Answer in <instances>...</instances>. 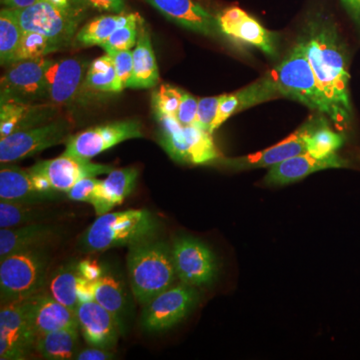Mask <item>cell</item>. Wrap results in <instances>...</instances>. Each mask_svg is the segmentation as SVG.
Returning a JSON list of instances; mask_svg holds the SVG:
<instances>
[{"instance_id": "obj_1", "label": "cell", "mask_w": 360, "mask_h": 360, "mask_svg": "<svg viewBox=\"0 0 360 360\" xmlns=\"http://www.w3.org/2000/svg\"><path fill=\"white\" fill-rule=\"evenodd\" d=\"M298 39L307 51L319 86L333 111V122L347 129L354 115L349 91V51L333 18L324 11H309Z\"/></svg>"}, {"instance_id": "obj_2", "label": "cell", "mask_w": 360, "mask_h": 360, "mask_svg": "<svg viewBox=\"0 0 360 360\" xmlns=\"http://www.w3.org/2000/svg\"><path fill=\"white\" fill-rule=\"evenodd\" d=\"M158 221L146 210H127L99 215L82 238L87 252L131 246L155 239Z\"/></svg>"}, {"instance_id": "obj_3", "label": "cell", "mask_w": 360, "mask_h": 360, "mask_svg": "<svg viewBox=\"0 0 360 360\" xmlns=\"http://www.w3.org/2000/svg\"><path fill=\"white\" fill-rule=\"evenodd\" d=\"M127 270L132 292L143 305L172 288L177 276L172 250L155 239L129 248Z\"/></svg>"}, {"instance_id": "obj_4", "label": "cell", "mask_w": 360, "mask_h": 360, "mask_svg": "<svg viewBox=\"0 0 360 360\" xmlns=\"http://www.w3.org/2000/svg\"><path fill=\"white\" fill-rule=\"evenodd\" d=\"M269 73L281 97L298 101L333 122V108L319 86L302 40L297 39L283 60Z\"/></svg>"}, {"instance_id": "obj_5", "label": "cell", "mask_w": 360, "mask_h": 360, "mask_svg": "<svg viewBox=\"0 0 360 360\" xmlns=\"http://www.w3.org/2000/svg\"><path fill=\"white\" fill-rule=\"evenodd\" d=\"M49 257L41 248L16 251L0 262L1 303L20 302L44 290Z\"/></svg>"}, {"instance_id": "obj_6", "label": "cell", "mask_w": 360, "mask_h": 360, "mask_svg": "<svg viewBox=\"0 0 360 360\" xmlns=\"http://www.w3.org/2000/svg\"><path fill=\"white\" fill-rule=\"evenodd\" d=\"M84 6L75 1L68 6H59L39 0L32 6L13 11L23 32L40 33L61 49L77 37L78 26L84 18Z\"/></svg>"}, {"instance_id": "obj_7", "label": "cell", "mask_w": 360, "mask_h": 360, "mask_svg": "<svg viewBox=\"0 0 360 360\" xmlns=\"http://www.w3.org/2000/svg\"><path fill=\"white\" fill-rule=\"evenodd\" d=\"M110 165H97L87 158L63 155L51 160L40 161L30 168L40 191L53 194L68 193L79 180L110 174Z\"/></svg>"}, {"instance_id": "obj_8", "label": "cell", "mask_w": 360, "mask_h": 360, "mask_svg": "<svg viewBox=\"0 0 360 360\" xmlns=\"http://www.w3.org/2000/svg\"><path fill=\"white\" fill-rule=\"evenodd\" d=\"M53 59L45 58L11 63L1 77L0 104L40 103L47 101V68Z\"/></svg>"}, {"instance_id": "obj_9", "label": "cell", "mask_w": 360, "mask_h": 360, "mask_svg": "<svg viewBox=\"0 0 360 360\" xmlns=\"http://www.w3.org/2000/svg\"><path fill=\"white\" fill-rule=\"evenodd\" d=\"M70 131V122L58 120L13 132L0 139V162L2 165L15 162L58 146L68 139Z\"/></svg>"}, {"instance_id": "obj_10", "label": "cell", "mask_w": 360, "mask_h": 360, "mask_svg": "<svg viewBox=\"0 0 360 360\" xmlns=\"http://www.w3.org/2000/svg\"><path fill=\"white\" fill-rule=\"evenodd\" d=\"M198 300V293L193 286L186 283L172 285L146 303L142 326L153 333L174 328L186 319Z\"/></svg>"}, {"instance_id": "obj_11", "label": "cell", "mask_w": 360, "mask_h": 360, "mask_svg": "<svg viewBox=\"0 0 360 360\" xmlns=\"http://www.w3.org/2000/svg\"><path fill=\"white\" fill-rule=\"evenodd\" d=\"M143 136L141 122L127 120L106 123L68 137L63 155L91 160L123 141Z\"/></svg>"}, {"instance_id": "obj_12", "label": "cell", "mask_w": 360, "mask_h": 360, "mask_svg": "<svg viewBox=\"0 0 360 360\" xmlns=\"http://www.w3.org/2000/svg\"><path fill=\"white\" fill-rule=\"evenodd\" d=\"M220 32L236 44L255 47L271 59L279 54L277 33L269 32L262 23L239 7H229L217 15Z\"/></svg>"}, {"instance_id": "obj_13", "label": "cell", "mask_w": 360, "mask_h": 360, "mask_svg": "<svg viewBox=\"0 0 360 360\" xmlns=\"http://www.w3.org/2000/svg\"><path fill=\"white\" fill-rule=\"evenodd\" d=\"M37 338L33 335L25 300L2 302L0 309V359H27L35 349Z\"/></svg>"}, {"instance_id": "obj_14", "label": "cell", "mask_w": 360, "mask_h": 360, "mask_svg": "<svg viewBox=\"0 0 360 360\" xmlns=\"http://www.w3.org/2000/svg\"><path fill=\"white\" fill-rule=\"evenodd\" d=\"M177 277L193 288L210 285L217 278L219 264L210 248L191 238L177 239L172 248Z\"/></svg>"}, {"instance_id": "obj_15", "label": "cell", "mask_w": 360, "mask_h": 360, "mask_svg": "<svg viewBox=\"0 0 360 360\" xmlns=\"http://www.w3.org/2000/svg\"><path fill=\"white\" fill-rule=\"evenodd\" d=\"M311 124L312 117L290 136L264 150L258 151L252 155L238 156V158H220L214 163H219L233 172L274 167L293 156L307 153L305 136L309 131Z\"/></svg>"}, {"instance_id": "obj_16", "label": "cell", "mask_w": 360, "mask_h": 360, "mask_svg": "<svg viewBox=\"0 0 360 360\" xmlns=\"http://www.w3.org/2000/svg\"><path fill=\"white\" fill-rule=\"evenodd\" d=\"M167 20L180 27L210 37H224L220 32L217 16L213 15L205 7L194 0H143Z\"/></svg>"}, {"instance_id": "obj_17", "label": "cell", "mask_w": 360, "mask_h": 360, "mask_svg": "<svg viewBox=\"0 0 360 360\" xmlns=\"http://www.w3.org/2000/svg\"><path fill=\"white\" fill-rule=\"evenodd\" d=\"M89 68V63L82 58L53 60L45 75L47 101L53 105L72 103L85 82Z\"/></svg>"}, {"instance_id": "obj_18", "label": "cell", "mask_w": 360, "mask_h": 360, "mask_svg": "<svg viewBox=\"0 0 360 360\" xmlns=\"http://www.w3.org/2000/svg\"><path fill=\"white\" fill-rule=\"evenodd\" d=\"M75 312L78 328L89 345L108 348L117 342L122 324L96 300H80Z\"/></svg>"}, {"instance_id": "obj_19", "label": "cell", "mask_w": 360, "mask_h": 360, "mask_svg": "<svg viewBox=\"0 0 360 360\" xmlns=\"http://www.w3.org/2000/svg\"><path fill=\"white\" fill-rule=\"evenodd\" d=\"M26 314L37 340L58 329L78 326L77 312L41 290L25 300Z\"/></svg>"}, {"instance_id": "obj_20", "label": "cell", "mask_w": 360, "mask_h": 360, "mask_svg": "<svg viewBox=\"0 0 360 360\" xmlns=\"http://www.w3.org/2000/svg\"><path fill=\"white\" fill-rule=\"evenodd\" d=\"M345 158L336 155L326 158H314L309 153L293 156L288 160L269 167L264 184L267 186H283L304 179L309 175L330 168L347 167Z\"/></svg>"}, {"instance_id": "obj_21", "label": "cell", "mask_w": 360, "mask_h": 360, "mask_svg": "<svg viewBox=\"0 0 360 360\" xmlns=\"http://www.w3.org/2000/svg\"><path fill=\"white\" fill-rule=\"evenodd\" d=\"M54 106L44 103L0 104V139L52 122L56 112Z\"/></svg>"}, {"instance_id": "obj_22", "label": "cell", "mask_w": 360, "mask_h": 360, "mask_svg": "<svg viewBox=\"0 0 360 360\" xmlns=\"http://www.w3.org/2000/svg\"><path fill=\"white\" fill-rule=\"evenodd\" d=\"M132 58L134 70L127 89H146L156 86L160 82V71L150 34L142 18L139 22V39L132 51Z\"/></svg>"}, {"instance_id": "obj_23", "label": "cell", "mask_w": 360, "mask_h": 360, "mask_svg": "<svg viewBox=\"0 0 360 360\" xmlns=\"http://www.w3.org/2000/svg\"><path fill=\"white\" fill-rule=\"evenodd\" d=\"M53 198L40 191L30 169L2 167L0 170V200L37 203Z\"/></svg>"}, {"instance_id": "obj_24", "label": "cell", "mask_w": 360, "mask_h": 360, "mask_svg": "<svg viewBox=\"0 0 360 360\" xmlns=\"http://www.w3.org/2000/svg\"><path fill=\"white\" fill-rule=\"evenodd\" d=\"M139 172L134 167L112 169L105 179L101 180L98 196L94 205L97 217L110 212L120 205L134 191Z\"/></svg>"}, {"instance_id": "obj_25", "label": "cell", "mask_w": 360, "mask_h": 360, "mask_svg": "<svg viewBox=\"0 0 360 360\" xmlns=\"http://www.w3.org/2000/svg\"><path fill=\"white\" fill-rule=\"evenodd\" d=\"M92 300L108 309L120 322L125 305L127 291L120 276L108 269H101L96 278L89 281Z\"/></svg>"}, {"instance_id": "obj_26", "label": "cell", "mask_w": 360, "mask_h": 360, "mask_svg": "<svg viewBox=\"0 0 360 360\" xmlns=\"http://www.w3.org/2000/svg\"><path fill=\"white\" fill-rule=\"evenodd\" d=\"M53 238V229L47 225L30 224L0 229V259L28 248H40Z\"/></svg>"}, {"instance_id": "obj_27", "label": "cell", "mask_w": 360, "mask_h": 360, "mask_svg": "<svg viewBox=\"0 0 360 360\" xmlns=\"http://www.w3.org/2000/svg\"><path fill=\"white\" fill-rule=\"evenodd\" d=\"M82 272L79 264H68L56 269L51 276L45 281L44 291L49 293L52 298L77 311L79 297H78V283Z\"/></svg>"}, {"instance_id": "obj_28", "label": "cell", "mask_w": 360, "mask_h": 360, "mask_svg": "<svg viewBox=\"0 0 360 360\" xmlns=\"http://www.w3.org/2000/svg\"><path fill=\"white\" fill-rule=\"evenodd\" d=\"M345 136L329 127L326 115L312 117V124L305 136L307 153L314 158H326L336 155L345 144Z\"/></svg>"}, {"instance_id": "obj_29", "label": "cell", "mask_w": 360, "mask_h": 360, "mask_svg": "<svg viewBox=\"0 0 360 360\" xmlns=\"http://www.w3.org/2000/svg\"><path fill=\"white\" fill-rule=\"evenodd\" d=\"M78 326H70L51 331L40 336L35 350L45 359H75L78 352Z\"/></svg>"}, {"instance_id": "obj_30", "label": "cell", "mask_w": 360, "mask_h": 360, "mask_svg": "<svg viewBox=\"0 0 360 360\" xmlns=\"http://www.w3.org/2000/svg\"><path fill=\"white\" fill-rule=\"evenodd\" d=\"M212 135L195 124L184 127L187 165H212L221 158Z\"/></svg>"}, {"instance_id": "obj_31", "label": "cell", "mask_w": 360, "mask_h": 360, "mask_svg": "<svg viewBox=\"0 0 360 360\" xmlns=\"http://www.w3.org/2000/svg\"><path fill=\"white\" fill-rule=\"evenodd\" d=\"M136 13H115L112 15H101L90 20L78 30L75 39L84 46L98 45L101 46L106 39L120 26L127 25Z\"/></svg>"}, {"instance_id": "obj_32", "label": "cell", "mask_w": 360, "mask_h": 360, "mask_svg": "<svg viewBox=\"0 0 360 360\" xmlns=\"http://www.w3.org/2000/svg\"><path fill=\"white\" fill-rule=\"evenodd\" d=\"M23 30L13 9L0 11V63L11 65L15 63L16 53L20 49Z\"/></svg>"}, {"instance_id": "obj_33", "label": "cell", "mask_w": 360, "mask_h": 360, "mask_svg": "<svg viewBox=\"0 0 360 360\" xmlns=\"http://www.w3.org/2000/svg\"><path fill=\"white\" fill-rule=\"evenodd\" d=\"M116 72L112 58L108 53L92 61L87 70L85 84L97 91L115 92Z\"/></svg>"}, {"instance_id": "obj_34", "label": "cell", "mask_w": 360, "mask_h": 360, "mask_svg": "<svg viewBox=\"0 0 360 360\" xmlns=\"http://www.w3.org/2000/svg\"><path fill=\"white\" fill-rule=\"evenodd\" d=\"M35 203L0 200V229L33 224L39 214Z\"/></svg>"}, {"instance_id": "obj_35", "label": "cell", "mask_w": 360, "mask_h": 360, "mask_svg": "<svg viewBox=\"0 0 360 360\" xmlns=\"http://www.w3.org/2000/svg\"><path fill=\"white\" fill-rule=\"evenodd\" d=\"M60 47L54 44L52 40L40 33L33 32H23L20 49L16 53V61L32 60L45 58L51 52L58 51Z\"/></svg>"}, {"instance_id": "obj_36", "label": "cell", "mask_w": 360, "mask_h": 360, "mask_svg": "<svg viewBox=\"0 0 360 360\" xmlns=\"http://www.w3.org/2000/svg\"><path fill=\"white\" fill-rule=\"evenodd\" d=\"M141 16L135 14L134 18L127 25L120 26L101 45L104 51H130L136 44L139 39V22Z\"/></svg>"}, {"instance_id": "obj_37", "label": "cell", "mask_w": 360, "mask_h": 360, "mask_svg": "<svg viewBox=\"0 0 360 360\" xmlns=\"http://www.w3.org/2000/svg\"><path fill=\"white\" fill-rule=\"evenodd\" d=\"M184 96V90L176 89L169 84H162L153 94V112L175 116L179 110L180 103Z\"/></svg>"}, {"instance_id": "obj_38", "label": "cell", "mask_w": 360, "mask_h": 360, "mask_svg": "<svg viewBox=\"0 0 360 360\" xmlns=\"http://www.w3.org/2000/svg\"><path fill=\"white\" fill-rule=\"evenodd\" d=\"M106 53L110 54L115 63L116 80L115 92H122L127 89L130 77L134 70V58L132 52L130 51H108Z\"/></svg>"}, {"instance_id": "obj_39", "label": "cell", "mask_w": 360, "mask_h": 360, "mask_svg": "<svg viewBox=\"0 0 360 360\" xmlns=\"http://www.w3.org/2000/svg\"><path fill=\"white\" fill-rule=\"evenodd\" d=\"M224 96L202 97L198 99V115L194 124L206 131L210 132L213 122L219 112V104Z\"/></svg>"}, {"instance_id": "obj_40", "label": "cell", "mask_w": 360, "mask_h": 360, "mask_svg": "<svg viewBox=\"0 0 360 360\" xmlns=\"http://www.w3.org/2000/svg\"><path fill=\"white\" fill-rule=\"evenodd\" d=\"M101 184V180L96 177H86L77 182L66 194L71 200L82 201L94 205L98 196Z\"/></svg>"}, {"instance_id": "obj_41", "label": "cell", "mask_w": 360, "mask_h": 360, "mask_svg": "<svg viewBox=\"0 0 360 360\" xmlns=\"http://www.w3.org/2000/svg\"><path fill=\"white\" fill-rule=\"evenodd\" d=\"M198 99L184 91L176 118L184 127L194 124L198 115Z\"/></svg>"}, {"instance_id": "obj_42", "label": "cell", "mask_w": 360, "mask_h": 360, "mask_svg": "<svg viewBox=\"0 0 360 360\" xmlns=\"http://www.w3.org/2000/svg\"><path fill=\"white\" fill-rule=\"evenodd\" d=\"M85 6L92 7L99 11L122 13L124 11L127 0H82Z\"/></svg>"}, {"instance_id": "obj_43", "label": "cell", "mask_w": 360, "mask_h": 360, "mask_svg": "<svg viewBox=\"0 0 360 360\" xmlns=\"http://www.w3.org/2000/svg\"><path fill=\"white\" fill-rule=\"evenodd\" d=\"M108 348L91 347L80 350L75 354L77 360H108L113 359V354L108 352Z\"/></svg>"}, {"instance_id": "obj_44", "label": "cell", "mask_w": 360, "mask_h": 360, "mask_svg": "<svg viewBox=\"0 0 360 360\" xmlns=\"http://www.w3.org/2000/svg\"><path fill=\"white\" fill-rule=\"evenodd\" d=\"M340 1L360 35V0H340Z\"/></svg>"}, {"instance_id": "obj_45", "label": "cell", "mask_w": 360, "mask_h": 360, "mask_svg": "<svg viewBox=\"0 0 360 360\" xmlns=\"http://www.w3.org/2000/svg\"><path fill=\"white\" fill-rule=\"evenodd\" d=\"M39 0H1L2 4L11 9H22L32 6Z\"/></svg>"}, {"instance_id": "obj_46", "label": "cell", "mask_w": 360, "mask_h": 360, "mask_svg": "<svg viewBox=\"0 0 360 360\" xmlns=\"http://www.w3.org/2000/svg\"><path fill=\"white\" fill-rule=\"evenodd\" d=\"M46 1L51 2V4L59 6H68L73 2L71 0H46Z\"/></svg>"}]
</instances>
